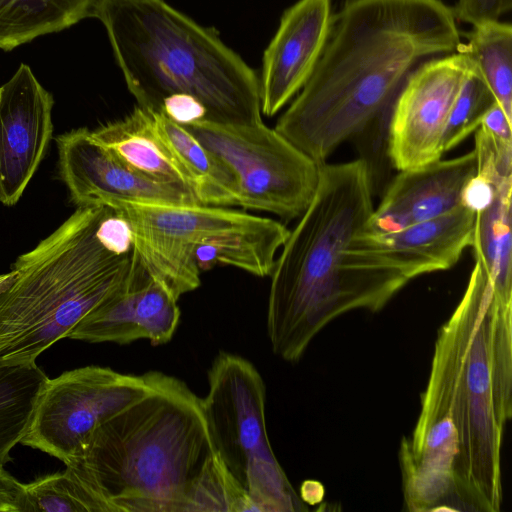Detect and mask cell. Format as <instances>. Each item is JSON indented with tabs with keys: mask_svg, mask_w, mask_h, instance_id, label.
<instances>
[{
	"mask_svg": "<svg viewBox=\"0 0 512 512\" xmlns=\"http://www.w3.org/2000/svg\"><path fill=\"white\" fill-rule=\"evenodd\" d=\"M458 50L490 88L498 104L512 120V26L493 21L473 26Z\"/></svg>",
	"mask_w": 512,
	"mask_h": 512,
	"instance_id": "22",
	"label": "cell"
},
{
	"mask_svg": "<svg viewBox=\"0 0 512 512\" xmlns=\"http://www.w3.org/2000/svg\"><path fill=\"white\" fill-rule=\"evenodd\" d=\"M108 210L78 207L16 259L13 279L0 290V364L35 362L91 311L145 274L133 249L118 253L99 237Z\"/></svg>",
	"mask_w": 512,
	"mask_h": 512,
	"instance_id": "5",
	"label": "cell"
},
{
	"mask_svg": "<svg viewBox=\"0 0 512 512\" xmlns=\"http://www.w3.org/2000/svg\"><path fill=\"white\" fill-rule=\"evenodd\" d=\"M153 371L142 375L85 366L47 380L21 444L67 464L101 423L145 395Z\"/></svg>",
	"mask_w": 512,
	"mask_h": 512,
	"instance_id": "11",
	"label": "cell"
},
{
	"mask_svg": "<svg viewBox=\"0 0 512 512\" xmlns=\"http://www.w3.org/2000/svg\"><path fill=\"white\" fill-rule=\"evenodd\" d=\"M177 299L147 274L85 316L68 338L89 343H168L180 321Z\"/></svg>",
	"mask_w": 512,
	"mask_h": 512,
	"instance_id": "17",
	"label": "cell"
},
{
	"mask_svg": "<svg viewBox=\"0 0 512 512\" xmlns=\"http://www.w3.org/2000/svg\"><path fill=\"white\" fill-rule=\"evenodd\" d=\"M155 130L188 176L201 204L232 207L237 188L230 170L185 127L161 112H152Z\"/></svg>",
	"mask_w": 512,
	"mask_h": 512,
	"instance_id": "19",
	"label": "cell"
},
{
	"mask_svg": "<svg viewBox=\"0 0 512 512\" xmlns=\"http://www.w3.org/2000/svg\"><path fill=\"white\" fill-rule=\"evenodd\" d=\"M107 207L128 224L145 273L177 300L197 289L201 273L216 265L266 274L286 236L282 222L230 207L134 201Z\"/></svg>",
	"mask_w": 512,
	"mask_h": 512,
	"instance_id": "7",
	"label": "cell"
},
{
	"mask_svg": "<svg viewBox=\"0 0 512 512\" xmlns=\"http://www.w3.org/2000/svg\"><path fill=\"white\" fill-rule=\"evenodd\" d=\"M52 95L28 65L0 87V202H18L52 137Z\"/></svg>",
	"mask_w": 512,
	"mask_h": 512,
	"instance_id": "14",
	"label": "cell"
},
{
	"mask_svg": "<svg viewBox=\"0 0 512 512\" xmlns=\"http://www.w3.org/2000/svg\"><path fill=\"white\" fill-rule=\"evenodd\" d=\"M63 181L78 207L107 206L113 201L194 205L196 196L148 179L122 163L97 142L87 128L57 138Z\"/></svg>",
	"mask_w": 512,
	"mask_h": 512,
	"instance_id": "13",
	"label": "cell"
},
{
	"mask_svg": "<svg viewBox=\"0 0 512 512\" xmlns=\"http://www.w3.org/2000/svg\"><path fill=\"white\" fill-rule=\"evenodd\" d=\"M512 418V295L477 264L435 340L418 419L399 448L408 511L497 512Z\"/></svg>",
	"mask_w": 512,
	"mask_h": 512,
	"instance_id": "1",
	"label": "cell"
},
{
	"mask_svg": "<svg viewBox=\"0 0 512 512\" xmlns=\"http://www.w3.org/2000/svg\"><path fill=\"white\" fill-rule=\"evenodd\" d=\"M102 0H0V49L12 50L39 36L96 17Z\"/></svg>",
	"mask_w": 512,
	"mask_h": 512,
	"instance_id": "20",
	"label": "cell"
},
{
	"mask_svg": "<svg viewBox=\"0 0 512 512\" xmlns=\"http://www.w3.org/2000/svg\"><path fill=\"white\" fill-rule=\"evenodd\" d=\"M24 484L0 467V512H24Z\"/></svg>",
	"mask_w": 512,
	"mask_h": 512,
	"instance_id": "26",
	"label": "cell"
},
{
	"mask_svg": "<svg viewBox=\"0 0 512 512\" xmlns=\"http://www.w3.org/2000/svg\"><path fill=\"white\" fill-rule=\"evenodd\" d=\"M66 468L102 512H230L236 497L202 398L159 371L145 395L93 430Z\"/></svg>",
	"mask_w": 512,
	"mask_h": 512,
	"instance_id": "3",
	"label": "cell"
},
{
	"mask_svg": "<svg viewBox=\"0 0 512 512\" xmlns=\"http://www.w3.org/2000/svg\"><path fill=\"white\" fill-rule=\"evenodd\" d=\"M511 124L512 120L496 102L485 114L479 127L496 140L512 143Z\"/></svg>",
	"mask_w": 512,
	"mask_h": 512,
	"instance_id": "27",
	"label": "cell"
},
{
	"mask_svg": "<svg viewBox=\"0 0 512 512\" xmlns=\"http://www.w3.org/2000/svg\"><path fill=\"white\" fill-rule=\"evenodd\" d=\"M233 174L236 207L265 211L283 220L309 206L320 165L263 121L222 124L206 119L182 125Z\"/></svg>",
	"mask_w": 512,
	"mask_h": 512,
	"instance_id": "10",
	"label": "cell"
},
{
	"mask_svg": "<svg viewBox=\"0 0 512 512\" xmlns=\"http://www.w3.org/2000/svg\"><path fill=\"white\" fill-rule=\"evenodd\" d=\"M47 380L35 362L0 364V467L26 435Z\"/></svg>",
	"mask_w": 512,
	"mask_h": 512,
	"instance_id": "21",
	"label": "cell"
},
{
	"mask_svg": "<svg viewBox=\"0 0 512 512\" xmlns=\"http://www.w3.org/2000/svg\"><path fill=\"white\" fill-rule=\"evenodd\" d=\"M14 271L11 270L10 272L6 273V274H1L0 275V290L3 289L4 287H6L10 281L13 279L14 277Z\"/></svg>",
	"mask_w": 512,
	"mask_h": 512,
	"instance_id": "28",
	"label": "cell"
},
{
	"mask_svg": "<svg viewBox=\"0 0 512 512\" xmlns=\"http://www.w3.org/2000/svg\"><path fill=\"white\" fill-rule=\"evenodd\" d=\"M24 512H102L92 492L68 469L24 484Z\"/></svg>",
	"mask_w": 512,
	"mask_h": 512,
	"instance_id": "23",
	"label": "cell"
},
{
	"mask_svg": "<svg viewBox=\"0 0 512 512\" xmlns=\"http://www.w3.org/2000/svg\"><path fill=\"white\" fill-rule=\"evenodd\" d=\"M456 21L477 26L499 21L512 8V0H457L450 7Z\"/></svg>",
	"mask_w": 512,
	"mask_h": 512,
	"instance_id": "25",
	"label": "cell"
},
{
	"mask_svg": "<svg viewBox=\"0 0 512 512\" xmlns=\"http://www.w3.org/2000/svg\"><path fill=\"white\" fill-rule=\"evenodd\" d=\"M373 210L366 160L320 164L313 199L290 230L270 275L267 334L275 355L299 361L327 324L349 312L342 256Z\"/></svg>",
	"mask_w": 512,
	"mask_h": 512,
	"instance_id": "6",
	"label": "cell"
},
{
	"mask_svg": "<svg viewBox=\"0 0 512 512\" xmlns=\"http://www.w3.org/2000/svg\"><path fill=\"white\" fill-rule=\"evenodd\" d=\"M496 102L494 94L472 66L451 109L443 136V152L454 149L475 132Z\"/></svg>",
	"mask_w": 512,
	"mask_h": 512,
	"instance_id": "24",
	"label": "cell"
},
{
	"mask_svg": "<svg viewBox=\"0 0 512 512\" xmlns=\"http://www.w3.org/2000/svg\"><path fill=\"white\" fill-rule=\"evenodd\" d=\"M91 135L142 176L195 195L185 171L157 134L150 111L137 105L124 118L91 131Z\"/></svg>",
	"mask_w": 512,
	"mask_h": 512,
	"instance_id": "18",
	"label": "cell"
},
{
	"mask_svg": "<svg viewBox=\"0 0 512 512\" xmlns=\"http://www.w3.org/2000/svg\"><path fill=\"white\" fill-rule=\"evenodd\" d=\"M472 70L468 56L456 52L418 65L391 108L387 152L398 170L441 159L443 136L453 104Z\"/></svg>",
	"mask_w": 512,
	"mask_h": 512,
	"instance_id": "12",
	"label": "cell"
},
{
	"mask_svg": "<svg viewBox=\"0 0 512 512\" xmlns=\"http://www.w3.org/2000/svg\"><path fill=\"white\" fill-rule=\"evenodd\" d=\"M475 219L476 213L460 204L440 217L396 232L359 233L341 263L349 311L378 312L411 280L453 267L472 244Z\"/></svg>",
	"mask_w": 512,
	"mask_h": 512,
	"instance_id": "9",
	"label": "cell"
},
{
	"mask_svg": "<svg viewBox=\"0 0 512 512\" xmlns=\"http://www.w3.org/2000/svg\"><path fill=\"white\" fill-rule=\"evenodd\" d=\"M477 172L475 150L399 171L374 208L361 234L380 236L440 217L461 204Z\"/></svg>",
	"mask_w": 512,
	"mask_h": 512,
	"instance_id": "16",
	"label": "cell"
},
{
	"mask_svg": "<svg viewBox=\"0 0 512 512\" xmlns=\"http://www.w3.org/2000/svg\"><path fill=\"white\" fill-rule=\"evenodd\" d=\"M207 376L204 415L215 453L229 474L259 512L307 510L272 450L259 371L247 359L220 351Z\"/></svg>",
	"mask_w": 512,
	"mask_h": 512,
	"instance_id": "8",
	"label": "cell"
},
{
	"mask_svg": "<svg viewBox=\"0 0 512 512\" xmlns=\"http://www.w3.org/2000/svg\"><path fill=\"white\" fill-rule=\"evenodd\" d=\"M96 18L141 108L159 112L180 96L201 103L209 121H263L259 76L212 29L164 0H102Z\"/></svg>",
	"mask_w": 512,
	"mask_h": 512,
	"instance_id": "4",
	"label": "cell"
},
{
	"mask_svg": "<svg viewBox=\"0 0 512 512\" xmlns=\"http://www.w3.org/2000/svg\"><path fill=\"white\" fill-rule=\"evenodd\" d=\"M441 0H345L311 76L275 130L319 165L391 110L422 62L461 44Z\"/></svg>",
	"mask_w": 512,
	"mask_h": 512,
	"instance_id": "2",
	"label": "cell"
},
{
	"mask_svg": "<svg viewBox=\"0 0 512 512\" xmlns=\"http://www.w3.org/2000/svg\"><path fill=\"white\" fill-rule=\"evenodd\" d=\"M332 16V0H298L285 10L263 54L262 115L277 114L307 82L326 45Z\"/></svg>",
	"mask_w": 512,
	"mask_h": 512,
	"instance_id": "15",
	"label": "cell"
}]
</instances>
